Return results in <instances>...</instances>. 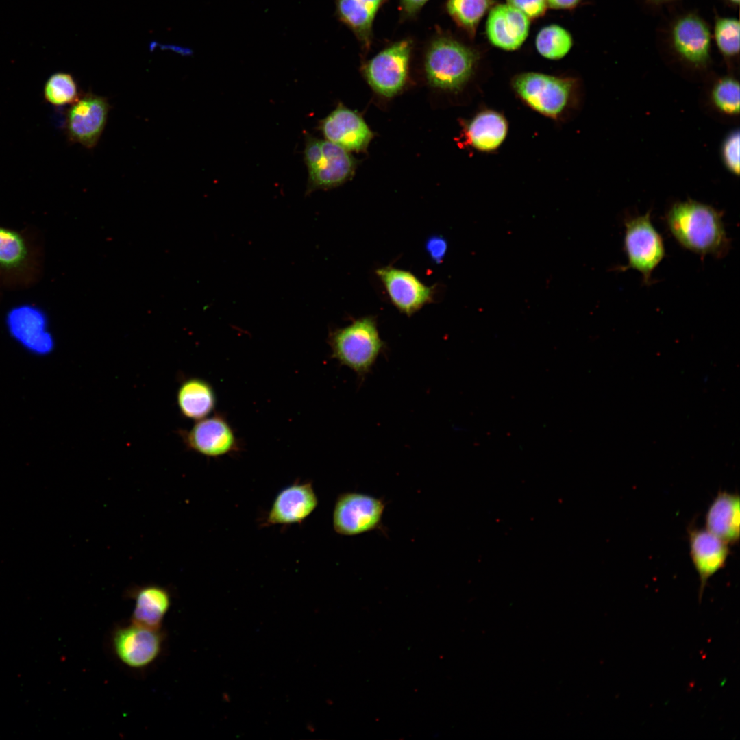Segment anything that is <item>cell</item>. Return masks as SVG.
<instances>
[{
  "label": "cell",
  "mask_w": 740,
  "mask_h": 740,
  "mask_svg": "<svg viewBox=\"0 0 740 740\" xmlns=\"http://www.w3.org/2000/svg\"><path fill=\"white\" fill-rule=\"evenodd\" d=\"M182 435L188 449L208 457H220L239 449L234 430L219 415L198 420Z\"/></svg>",
  "instance_id": "cell-14"
},
{
  "label": "cell",
  "mask_w": 740,
  "mask_h": 740,
  "mask_svg": "<svg viewBox=\"0 0 740 740\" xmlns=\"http://www.w3.org/2000/svg\"><path fill=\"white\" fill-rule=\"evenodd\" d=\"M740 25L732 17L716 16L713 38L719 52L726 59H732L739 53Z\"/></svg>",
  "instance_id": "cell-28"
},
{
  "label": "cell",
  "mask_w": 740,
  "mask_h": 740,
  "mask_svg": "<svg viewBox=\"0 0 740 740\" xmlns=\"http://www.w3.org/2000/svg\"><path fill=\"white\" fill-rule=\"evenodd\" d=\"M476 60L475 53L468 47L451 38H438L432 42L426 56L428 82L443 89H460L470 77Z\"/></svg>",
  "instance_id": "cell-5"
},
{
  "label": "cell",
  "mask_w": 740,
  "mask_h": 740,
  "mask_svg": "<svg viewBox=\"0 0 740 740\" xmlns=\"http://www.w3.org/2000/svg\"><path fill=\"white\" fill-rule=\"evenodd\" d=\"M125 597L134 602L131 621L153 628H162L173 604V594L166 587L155 584L129 588Z\"/></svg>",
  "instance_id": "cell-18"
},
{
  "label": "cell",
  "mask_w": 740,
  "mask_h": 740,
  "mask_svg": "<svg viewBox=\"0 0 740 740\" xmlns=\"http://www.w3.org/2000/svg\"><path fill=\"white\" fill-rule=\"evenodd\" d=\"M711 32L706 22L694 13L678 17L670 31L675 52L690 64L702 67L710 59Z\"/></svg>",
  "instance_id": "cell-13"
},
{
  "label": "cell",
  "mask_w": 740,
  "mask_h": 740,
  "mask_svg": "<svg viewBox=\"0 0 740 740\" xmlns=\"http://www.w3.org/2000/svg\"><path fill=\"white\" fill-rule=\"evenodd\" d=\"M34 266L33 251L21 232L0 225V275L23 279Z\"/></svg>",
  "instance_id": "cell-20"
},
{
  "label": "cell",
  "mask_w": 740,
  "mask_h": 740,
  "mask_svg": "<svg viewBox=\"0 0 740 740\" xmlns=\"http://www.w3.org/2000/svg\"><path fill=\"white\" fill-rule=\"evenodd\" d=\"M177 405L183 416L199 420L210 415L216 406V395L206 380L193 378L182 383L177 394Z\"/></svg>",
  "instance_id": "cell-23"
},
{
  "label": "cell",
  "mask_w": 740,
  "mask_h": 740,
  "mask_svg": "<svg viewBox=\"0 0 740 740\" xmlns=\"http://www.w3.org/2000/svg\"><path fill=\"white\" fill-rule=\"evenodd\" d=\"M318 497L312 482H295L275 496L263 525L288 526L305 521L317 508Z\"/></svg>",
  "instance_id": "cell-15"
},
{
  "label": "cell",
  "mask_w": 740,
  "mask_h": 740,
  "mask_svg": "<svg viewBox=\"0 0 740 740\" xmlns=\"http://www.w3.org/2000/svg\"><path fill=\"white\" fill-rule=\"evenodd\" d=\"M384 506L382 500L369 495L352 492L341 493L334 504V530L345 536L373 530L380 525Z\"/></svg>",
  "instance_id": "cell-9"
},
{
  "label": "cell",
  "mask_w": 740,
  "mask_h": 740,
  "mask_svg": "<svg viewBox=\"0 0 740 740\" xmlns=\"http://www.w3.org/2000/svg\"><path fill=\"white\" fill-rule=\"evenodd\" d=\"M508 4L517 8L528 18L543 15L546 10V0H507Z\"/></svg>",
  "instance_id": "cell-32"
},
{
  "label": "cell",
  "mask_w": 740,
  "mask_h": 740,
  "mask_svg": "<svg viewBox=\"0 0 740 740\" xmlns=\"http://www.w3.org/2000/svg\"><path fill=\"white\" fill-rule=\"evenodd\" d=\"M689 544L690 556L700 578V602L708 579L722 569L727 561L728 544L706 528L690 529Z\"/></svg>",
  "instance_id": "cell-17"
},
{
  "label": "cell",
  "mask_w": 740,
  "mask_h": 740,
  "mask_svg": "<svg viewBox=\"0 0 740 740\" xmlns=\"http://www.w3.org/2000/svg\"><path fill=\"white\" fill-rule=\"evenodd\" d=\"M375 274L393 305L408 317L434 299V286H427L409 271L386 266L377 269Z\"/></svg>",
  "instance_id": "cell-12"
},
{
  "label": "cell",
  "mask_w": 740,
  "mask_h": 740,
  "mask_svg": "<svg viewBox=\"0 0 740 740\" xmlns=\"http://www.w3.org/2000/svg\"><path fill=\"white\" fill-rule=\"evenodd\" d=\"M332 356L360 375L368 373L384 348L375 319L367 316L329 334Z\"/></svg>",
  "instance_id": "cell-3"
},
{
  "label": "cell",
  "mask_w": 740,
  "mask_h": 740,
  "mask_svg": "<svg viewBox=\"0 0 740 740\" xmlns=\"http://www.w3.org/2000/svg\"><path fill=\"white\" fill-rule=\"evenodd\" d=\"M665 222L676 241L693 253L722 258L729 250L722 213L709 205L692 199L676 202Z\"/></svg>",
  "instance_id": "cell-1"
},
{
  "label": "cell",
  "mask_w": 740,
  "mask_h": 740,
  "mask_svg": "<svg viewBox=\"0 0 740 740\" xmlns=\"http://www.w3.org/2000/svg\"><path fill=\"white\" fill-rule=\"evenodd\" d=\"M625 227L624 243L628 264L621 269L637 270L642 274L643 282L649 285L653 271L665 256L663 238L651 222L650 211L626 219Z\"/></svg>",
  "instance_id": "cell-6"
},
{
  "label": "cell",
  "mask_w": 740,
  "mask_h": 740,
  "mask_svg": "<svg viewBox=\"0 0 740 740\" xmlns=\"http://www.w3.org/2000/svg\"><path fill=\"white\" fill-rule=\"evenodd\" d=\"M739 505L738 494L719 492L705 515L706 529L728 544L738 543Z\"/></svg>",
  "instance_id": "cell-21"
},
{
  "label": "cell",
  "mask_w": 740,
  "mask_h": 740,
  "mask_svg": "<svg viewBox=\"0 0 740 740\" xmlns=\"http://www.w3.org/2000/svg\"><path fill=\"white\" fill-rule=\"evenodd\" d=\"M529 18L509 4H500L490 12L486 33L491 42L505 50L518 49L526 39Z\"/></svg>",
  "instance_id": "cell-19"
},
{
  "label": "cell",
  "mask_w": 740,
  "mask_h": 740,
  "mask_svg": "<svg viewBox=\"0 0 740 740\" xmlns=\"http://www.w3.org/2000/svg\"><path fill=\"white\" fill-rule=\"evenodd\" d=\"M507 123L500 114L484 111L476 116L467 128L470 144L481 151H492L497 148L507 133Z\"/></svg>",
  "instance_id": "cell-24"
},
{
  "label": "cell",
  "mask_w": 740,
  "mask_h": 740,
  "mask_svg": "<svg viewBox=\"0 0 740 740\" xmlns=\"http://www.w3.org/2000/svg\"><path fill=\"white\" fill-rule=\"evenodd\" d=\"M5 323L11 338L29 354L42 357L53 351L55 338L42 308L29 303L16 305L7 312Z\"/></svg>",
  "instance_id": "cell-7"
},
{
  "label": "cell",
  "mask_w": 740,
  "mask_h": 740,
  "mask_svg": "<svg viewBox=\"0 0 740 740\" xmlns=\"http://www.w3.org/2000/svg\"><path fill=\"white\" fill-rule=\"evenodd\" d=\"M571 45L572 38L569 33L556 25L543 28L536 38V47L539 53L551 60H558L565 56Z\"/></svg>",
  "instance_id": "cell-25"
},
{
  "label": "cell",
  "mask_w": 740,
  "mask_h": 740,
  "mask_svg": "<svg viewBox=\"0 0 740 740\" xmlns=\"http://www.w3.org/2000/svg\"><path fill=\"white\" fill-rule=\"evenodd\" d=\"M428 0H401V6L408 16L417 13Z\"/></svg>",
  "instance_id": "cell-33"
},
{
  "label": "cell",
  "mask_w": 740,
  "mask_h": 740,
  "mask_svg": "<svg viewBox=\"0 0 740 740\" xmlns=\"http://www.w3.org/2000/svg\"><path fill=\"white\" fill-rule=\"evenodd\" d=\"M547 4L552 8H571L578 4L580 0H546Z\"/></svg>",
  "instance_id": "cell-34"
},
{
  "label": "cell",
  "mask_w": 740,
  "mask_h": 740,
  "mask_svg": "<svg viewBox=\"0 0 740 740\" xmlns=\"http://www.w3.org/2000/svg\"><path fill=\"white\" fill-rule=\"evenodd\" d=\"M425 249L434 263L440 264L448 250L447 241L441 235H432L426 241Z\"/></svg>",
  "instance_id": "cell-31"
},
{
  "label": "cell",
  "mask_w": 740,
  "mask_h": 740,
  "mask_svg": "<svg viewBox=\"0 0 740 740\" xmlns=\"http://www.w3.org/2000/svg\"><path fill=\"white\" fill-rule=\"evenodd\" d=\"M384 0H335L338 19L349 27L364 47L371 42L372 25Z\"/></svg>",
  "instance_id": "cell-22"
},
{
  "label": "cell",
  "mask_w": 740,
  "mask_h": 740,
  "mask_svg": "<svg viewBox=\"0 0 740 740\" xmlns=\"http://www.w3.org/2000/svg\"><path fill=\"white\" fill-rule=\"evenodd\" d=\"M411 42L404 40L384 49L365 68L369 84L380 94L391 97L404 86L408 69Z\"/></svg>",
  "instance_id": "cell-11"
},
{
  "label": "cell",
  "mask_w": 740,
  "mask_h": 740,
  "mask_svg": "<svg viewBox=\"0 0 740 740\" xmlns=\"http://www.w3.org/2000/svg\"><path fill=\"white\" fill-rule=\"evenodd\" d=\"M109 110L107 98L91 92L80 95L66 114V132L69 140L93 148L106 127Z\"/></svg>",
  "instance_id": "cell-10"
},
{
  "label": "cell",
  "mask_w": 740,
  "mask_h": 740,
  "mask_svg": "<svg viewBox=\"0 0 740 740\" xmlns=\"http://www.w3.org/2000/svg\"><path fill=\"white\" fill-rule=\"evenodd\" d=\"M304 159L308 177L306 194L339 186L352 175L356 164L348 151L305 133Z\"/></svg>",
  "instance_id": "cell-4"
},
{
  "label": "cell",
  "mask_w": 740,
  "mask_h": 740,
  "mask_svg": "<svg viewBox=\"0 0 740 740\" xmlns=\"http://www.w3.org/2000/svg\"><path fill=\"white\" fill-rule=\"evenodd\" d=\"M730 5L733 6H738L739 4V0H726Z\"/></svg>",
  "instance_id": "cell-35"
},
{
  "label": "cell",
  "mask_w": 740,
  "mask_h": 740,
  "mask_svg": "<svg viewBox=\"0 0 740 740\" xmlns=\"http://www.w3.org/2000/svg\"><path fill=\"white\" fill-rule=\"evenodd\" d=\"M721 156L726 168L732 174H739V132L733 130L724 138Z\"/></svg>",
  "instance_id": "cell-30"
},
{
  "label": "cell",
  "mask_w": 740,
  "mask_h": 740,
  "mask_svg": "<svg viewBox=\"0 0 740 740\" xmlns=\"http://www.w3.org/2000/svg\"><path fill=\"white\" fill-rule=\"evenodd\" d=\"M491 3V0H448L447 9L456 23L473 34Z\"/></svg>",
  "instance_id": "cell-27"
},
{
  "label": "cell",
  "mask_w": 740,
  "mask_h": 740,
  "mask_svg": "<svg viewBox=\"0 0 740 740\" xmlns=\"http://www.w3.org/2000/svg\"><path fill=\"white\" fill-rule=\"evenodd\" d=\"M652 1H653L654 2H656V3H665V2H668V1H674V0H652Z\"/></svg>",
  "instance_id": "cell-36"
},
{
  "label": "cell",
  "mask_w": 740,
  "mask_h": 740,
  "mask_svg": "<svg viewBox=\"0 0 740 740\" xmlns=\"http://www.w3.org/2000/svg\"><path fill=\"white\" fill-rule=\"evenodd\" d=\"M574 86L572 79L537 73L520 74L513 81L515 90L528 106L552 117L564 110Z\"/></svg>",
  "instance_id": "cell-8"
},
{
  "label": "cell",
  "mask_w": 740,
  "mask_h": 740,
  "mask_svg": "<svg viewBox=\"0 0 740 740\" xmlns=\"http://www.w3.org/2000/svg\"><path fill=\"white\" fill-rule=\"evenodd\" d=\"M714 106L722 112L736 115L739 112L740 91L738 81L732 77L720 78L711 93Z\"/></svg>",
  "instance_id": "cell-29"
},
{
  "label": "cell",
  "mask_w": 740,
  "mask_h": 740,
  "mask_svg": "<svg viewBox=\"0 0 740 740\" xmlns=\"http://www.w3.org/2000/svg\"><path fill=\"white\" fill-rule=\"evenodd\" d=\"M79 96L77 84L69 73H54L48 78L44 86L45 99L54 106L71 105Z\"/></svg>",
  "instance_id": "cell-26"
},
{
  "label": "cell",
  "mask_w": 740,
  "mask_h": 740,
  "mask_svg": "<svg viewBox=\"0 0 740 740\" xmlns=\"http://www.w3.org/2000/svg\"><path fill=\"white\" fill-rule=\"evenodd\" d=\"M319 128L325 140L347 151L364 149L373 137L363 119L342 105L321 120Z\"/></svg>",
  "instance_id": "cell-16"
},
{
  "label": "cell",
  "mask_w": 740,
  "mask_h": 740,
  "mask_svg": "<svg viewBox=\"0 0 740 740\" xmlns=\"http://www.w3.org/2000/svg\"><path fill=\"white\" fill-rule=\"evenodd\" d=\"M167 644L164 628H149L130 619L113 625L105 640L106 652L112 661L127 674L140 678L160 663Z\"/></svg>",
  "instance_id": "cell-2"
}]
</instances>
